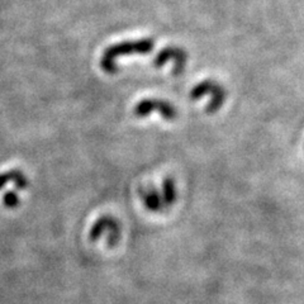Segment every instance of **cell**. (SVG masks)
Segmentation results:
<instances>
[{"label": "cell", "instance_id": "6da1fadb", "mask_svg": "<svg viewBox=\"0 0 304 304\" xmlns=\"http://www.w3.org/2000/svg\"><path fill=\"white\" fill-rule=\"evenodd\" d=\"M155 47V42L151 38H144L138 41H127V42L117 43L111 46L104 51L103 57L100 60V66L106 74H116L117 67L116 59L119 56L127 55H149Z\"/></svg>", "mask_w": 304, "mask_h": 304}, {"label": "cell", "instance_id": "7a4b0ae2", "mask_svg": "<svg viewBox=\"0 0 304 304\" xmlns=\"http://www.w3.org/2000/svg\"><path fill=\"white\" fill-rule=\"evenodd\" d=\"M208 94H212V99H210L209 104L207 105V111L208 113H214L216 111H218V109L223 105L224 99H226V92H224V89L221 87L218 84H216L214 81H202L201 84H198L193 90H191L190 98L196 100L201 99L202 97Z\"/></svg>", "mask_w": 304, "mask_h": 304}, {"label": "cell", "instance_id": "3957f363", "mask_svg": "<svg viewBox=\"0 0 304 304\" xmlns=\"http://www.w3.org/2000/svg\"><path fill=\"white\" fill-rule=\"evenodd\" d=\"M174 62L172 66V74L174 75H180L184 71L185 64H186V53L184 50L177 47H166L161 50L155 57L153 65L155 67H163L164 65L168 64L169 61Z\"/></svg>", "mask_w": 304, "mask_h": 304}, {"label": "cell", "instance_id": "277c9868", "mask_svg": "<svg viewBox=\"0 0 304 304\" xmlns=\"http://www.w3.org/2000/svg\"><path fill=\"white\" fill-rule=\"evenodd\" d=\"M153 111H158V113L165 119H174L176 117V111H175L174 105H171L165 100L145 99L139 101L135 108L137 117H147Z\"/></svg>", "mask_w": 304, "mask_h": 304}, {"label": "cell", "instance_id": "5b68a950", "mask_svg": "<svg viewBox=\"0 0 304 304\" xmlns=\"http://www.w3.org/2000/svg\"><path fill=\"white\" fill-rule=\"evenodd\" d=\"M21 176H23V174H22L21 171H18V170H12V171H8L5 172V174H2L0 175V189L4 188L10 180L15 182V180L19 179Z\"/></svg>", "mask_w": 304, "mask_h": 304}, {"label": "cell", "instance_id": "8992f818", "mask_svg": "<svg viewBox=\"0 0 304 304\" xmlns=\"http://www.w3.org/2000/svg\"><path fill=\"white\" fill-rule=\"evenodd\" d=\"M3 202H4L5 207L10 208V209L19 205V198L14 191H8L4 195V198H3Z\"/></svg>", "mask_w": 304, "mask_h": 304}]
</instances>
